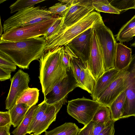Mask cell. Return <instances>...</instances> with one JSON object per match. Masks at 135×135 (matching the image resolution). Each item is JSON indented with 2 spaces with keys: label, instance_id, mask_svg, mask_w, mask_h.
<instances>
[{
  "label": "cell",
  "instance_id": "obj_23",
  "mask_svg": "<svg viewBox=\"0 0 135 135\" xmlns=\"http://www.w3.org/2000/svg\"><path fill=\"white\" fill-rule=\"evenodd\" d=\"M79 129L75 123L66 122L51 130L46 131L44 135H77Z\"/></svg>",
  "mask_w": 135,
  "mask_h": 135
},
{
  "label": "cell",
  "instance_id": "obj_39",
  "mask_svg": "<svg viewBox=\"0 0 135 135\" xmlns=\"http://www.w3.org/2000/svg\"><path fill=\"white\" fill-rule=\"evenodd\" d=\"M12 72L3 68H0V80L3 81L9 79L11 77Z\"/></svg>",
  "mask_w": 135,
  "mask_h": 135
},
{
  "label": "cell",
  "instance_id": "obj_26",
  "mask_svg": "<svg viewBox=\"0 0 135 135\" xmlns=\"http://www.w3.org/2000/svg\"><path fill=\"white\" fill-rule=\"evenodd\" d=\"M76 55L67 45L61 47L60 58L62 68L66 72L71 68L70 61L71 58Z\"/></svg>",
  "mask_w": 135,
  "mask_h": 135
},
{
  "label": "cell",
  "instance_id": "obj_17",
  "mask_svg": "<svg viewBox=\"0 0 135 135\" xmlns=\"http://www.w3.org/2000/svg\"><path fill=\"white\" fill-rule=\"evenodd\" d=\"M132 50L122 43H117L115 68L121 71L130 65L132 60Z\"/></svg>",
  "mask_w": 135,
  "mask_h": 135
},
{
  "label": "cell",
  "instance_id": "obj_36",
  "mask_svg": "<svg viewBox=\"0 0 135 135\" xmlns=\"http://www.w3.org/2000/svg\"><path fill=\"white\" fill-rule=\"evenodd\" d=\"M135 36V27L129 31L116 39L120 42H128L133 39V37Z\"/></svg>",
  "mask_w": 135,
  "mask_h": 135
},
{
  "label": "cell",
  "instance_id": "obj_42",
  "mask_svg": "<svg viewBox=\"0 0 135 135\" xmlns=\"http://www.w3.org/2000/svg\"><path fill=\"white\" fill-rule=\"evenodd\" d=\"M74 0H59L60 2L64 4L67 3H71L73 2Z\"/></svg>",
  "mask_w": 135,
  "mask_h": 135
},
{
  "label": "cell",
  "instance_id": "obj_45",
  "mask_svg": "<svg viewBox=\"0 0 135 135\" xmlns=\"http://www.w3.org/2000/svg\"><path fill=\"white\" fill-rule=\"evenodd\" d=\"M6 1V0H0V3H3L4 2Z\"/></svg>",
  "mask_w": 135,
  "mask_h": 135
},
{
  "label": "cell",
  "instance_id": "obj_6",
  "mask_svg": "<svg viewBox=\"0 0 135 135\" xmlns=\"http://www.w3.org/2000/svg\"><path fill=\"white\" fill-rule=\"evenodd\" d=\"M54 17L33 24L15 28L3 33L1 40L16 42L44 36L57 18Z\"/></svg>",
  "mask_w": 135,
  "mask_h": 135
},
{
  "label": "cell",
  "instance_id": "obj_3",
  "mask_svg": "<svg viewBox=\"0 0 135 135\" xmlns=\"http://www.w3.org/2000/svg\"><path fill=\"white\" fill-rule=\"evenodd\" d=\"M102 18L99 13L93 11L76 23L56 33L46 41L44 52L66 45L80 33L92 27L95 23Z\"/></svg>",
  "mask_w": 135,
  "mask_h": 135
},
{
  "label": "cell",
  "instance_id": "obj_41",
  "mask_svg": "<svg viewBox=\"0 0 135 135\" xmlns=\"http://www.w3.org/2000/svg\"><path fill=\"white\" fill-rule=\"evenodd\" d=\"M11 123L3 126L0 127V135H10L9 130Z\"/></svg>",
  "mask_w": 135,
  "mask_h": 135
},
{
  "label": "cell",
  "instance_id": "obj_20",
  "mask_svg": "<svg viewBox=\"0 0 135 135\" xmlns=\"http://www.w3.org/2000/svg\"><path fill=\"white\" fill-rule=\"evenodd\" d=\"M30 107L24 103L16 104L9 111L12 125L17 127L21 123Z\"/></svg>",
  "mask_w": 135,
  "mask_h": 135
},
{
  "label": "cell",
  "instance_id": "obj_15",
  "mask_svg": "<svg viewBox=\"0 0 135 135\" xmlns=\"http://www.w3.org/2000/svg\"><path fill=\"white\" fill-rule=\"evenodd\" d=\"M66 97L57 103L51 104H47L45 112L35 130L34 134L39 135L45 132L51 123L55 121L57 113L67 102Z\"/></svg>",
  "mask_w": 135,
  "mask_h": 135
},
{
  "label": "cell",
  "instance_id": "obj_31",
  "mask_svg": "<svg viewBox=\"0 0 135 135\" xmlns=\"http://www.w3.org/2000/svg\"><path fill=\"white\" fill-rule=\"evenodd\" d=\"M87 64L84 63L76 55L71 58L70 61L71 68L78 84L81 69L85 65Z\"/></svg>",
  "mask_w": 135,
  "mask_h": 135
},
{
  "label": "cell",
  "instance_id": "obj_43",
  "mask_svg": "<svg viewBox=\"0 0 135 135\" xmlns=\"http://www.w3.org/2000/svg\"><path fill=\"white\" fill-rule=\"evenodd\" d=\"M0 27H1V30H0V37L1 36V35H2V33L3 31V27L2 26L1 23V18H0Z\"/></svg>",
  "mask_w": 135,
  "mask_h": 135
},
{
  "label": "cell",
  "instance_id": "obj_2",
  "mask_svg": "<svg viewBox=\"0 0 135 135\" xmlns=\"http://www.w3.org/2000/svg\"><path fill=\"white\" fill-rule=\"evenodd\" d=\"M61 47L45 52L38 61L39 78L44 97L67 74L62 68L60 58Z\"/></svg>",
  "mask_w": 135,
  "mask_h": 135
},
{
  "label": "cell",
  "instance_id": "obj_11",
  "mask_svg": "<svg viewBox=\"0 0 135 135\" xmlns=\"http://www.w3.org/2000/svg\"><path fill=\"white\" fill-rule=\"evenodd\" d=\"M30 78L28 74L21 69L18 70L10 79V90L5 101L6 109L9 110L16 104L21 94L29 88Z\"/></svg>",
  "mask_w": 135,
  "mask_h": 135
},
{
  "label": "cell",
  "instance_id": "obj_22",
  "mask_svg": "<svg viewBox=\"0 0 135 135\" xmlns=\"http://www.w3.org/2000/svg\"><path fill=\"white\" fill-rule=\"evenodd\" d=\"M39 105H33L29 109L21 123L12 132L13 135H26L27 134L28 129Z\"/></svg>",
  "mask_w": 135,
  "mask_h": 135
},
{
  "label": "cell",
  "instance_id": "obj_13",
  "mask_svg": "<svg viewBox=\"0 0 135 135\" xmlns=\"http://www.w3.org/2000/svg\"><path fill=\"white\" fill-rule=\"evenodd\" d=\"M93 29L86 30L76 37L66 45L84 63L88 64Z\"/></svg>",
  "mask_w": 135,
  "mask_h": 135
},
{
  "label": "cell",
  "instance_id": "obj_40",
  "mask_svg": "<svg viewBox=\"0 0 135 135\" xmlns=\"http://www.w3.org/2000/svg\"><path fill=\"white\" fill-rule=\"evenodd\" d=\"M110 123L104 124L97 122L93 128L91 135H98Z\"/></svg>",
  "mask_w": 135,
  "mask_h": 135
},
{
  "label": "cell",
  "instance_id": "obj_28",
  "mask_svg": "<svg viewBox=\"0 0 135 135\" xmlns=\"http://www.w3.org/2000/svg\"><path fill=\"white\" fill-rule=\"evenodd\" d=\"M45 0H18L9 6L11 13L18 12L27 7H31Z\"/></svg>",
  "mask_w": 135,
  "mask_h": 135
},
{
  "label": "cell",
  "instance_id": "obj_5",
  "mask_svg": "<svg viewBox=\"0 0 135 135\" xmlns=\"http://www.w3.org/2000/svg\"><path fill=\"white\" fill-rule=\"evenodd\" d=\"M53 17L46 8L34 6L27 7L17 12L4 21L3 33L15 28L36 23Z\"/></svg>",
  "mask_w": 135,
  "mask_h": 135
},
{
  "label": "cell",
  "instance_id": "obj_37",
  "mask_svg": "<svg viewBox=\"0 0 135 135\" xmlns=\"http://www.w3.org/2000/svg\"><path fill=\"white\" fill-rule=\"evenodd\" d=\"M11 123V118L8 110L0 112V127L5 126Z\"/></svg>",
  "mask_w": 135,
  "mask_h": 135
},
{
  "label": "cell",
  "instance_id": "obj_33",
  "mask_svg": "<svg viewBox=\"0 0 135 135\" xmlns=\"http://www.w3.org/2000/svg\"><path fill=\"white\" fill-rule=\"evenodd\" d=\"M62 17H59L48 29L45 35L43 36L46 41L55 34L60 30Z\"/></svg>",
  "mask_w": 135,
  "mask_h": 135
},
{
  "label": "cell",
  "instance_id": "obj_47",
  "mask_svg": "<svg viewBox=\"0 0 135 135\" xmlns=\"http://www.w3.org/2000/svg\"><path fill=\"white\" fill-rule=\"evenodd\" d=\"M134 62H135V54H134Z\"/></svg>",
  "mask_w": 135,
  "mask_h": 135
},
{
  "label": "cell",
  "instance_id": "obj_38",
  "mask_svg": "<svg viewBox=\"0 0 135 135\" xmlns=\"http://www.w3.org/2000/svg\"><path fill=\"white\" fill-rule=\"evenodd\" d=\"M114 122L112 120L109 124L98 135H114Z\"/></svg>",
  "mask_w": 135,
  "mask_h": 135
},
{
  "label": "cell",
  "instance_id": "obj_1",
  "mask_svg": "<svg viewBox=\"0 0 135 135\" xmlns=\"http://www.w3.org/2000/svg\"><path fill=\"white\" fill-rule=\"evenodd\" d=\"M46 45L44 36L16 42L0 40V51L4 53L20 68L27 69L30 63L39 60Z\"/></svg>",
  "mask_w": 135,
  "mask_h": 135
},
{
  "label": "cell",
  "instance_id": "obj_29",
  "mask_svg": "<svg viewBox=\"0 0 135 135\" xmlns=\"http://www.w3.org/2000/svg\"><path fill=\"white\" fill-rule=\"evenodd\" d=\"M71 3L64 4L59 2L49 8L48 10L52 17H62L65 14Z\"/></svg>",
  "mask_w": 135,
  "mask_h": 135
},
{
  "label": "cell",
  "instance_id": "obj_7",
  "mask_svg": "<svg viewBox=\"0 0 135 135\" xmlns=\"http://www.w3.org/2000/svg\"><path fill=\"white\" fill-rule=\"evenodd\" d=\"M102 105L97 100L85 98L68 101L67 112L71 116L85 126L92 120L98 109Z\"/></svg>",
  "mask_w": 135,
  "mask_h": 135
},
{
  "label": "cell",
  "instance_id": "obj_32",
  "mask_svg": "<svg viewBox=\"0 0 135 135\" xmlns=\"http://www.w3.org/2000/svg\"><path fill=\"white\" fill-rule=\"evenodd\" d=\"M16 66L9 57L0 51V68L8 70L12 72L15 71Z\"/></svg>",
  "mask_w": 135,
  "mask_h": 135
},
{
  "label": "cell",
  "instance_id": "obj_4",
  "mask_svg": "<svg viewBox=\"0 0 135 135\" xmlns=\"http://www.w3.org/2000/svg\"><path fill=\"white\" fill-rule=\"evenodd\" d=\"M92 28L102 51L105 71L115 68L117 43L112 31L105 25L102 18L95 23Z\"/></svg>",
  "mask_w": 135,
  "mask_h": 135
},
{
  "label": "cell",
  "instance_id": "obj_48",
  "mask_svg": "<svg viewBox=\"0 0 135 135\" xmlns=\"http://www.w3.org/2000/svg\"><path fill=\"white\" fill-rule=\"evenodd\" d=\"M134 9H135V7H134Z\"/></svg>",
  "mask_w": 135,
  "mask_h": 135
},
{
  "label": "cell",
  "instance_id": "obj_16",
  "mask_svg": "<svg viewBox=\"0 0 135 135\" xmlns=\"http://www.w3.org/2000/svg\"><path fill=\"white\" fill-rule=\"evenodd\" d=\"M119 71L115 68L105 71L97 80L91 96L94 100H97L100 95L115 79Z\"/></svg>",
  "mask_w": 135,
  "mask_h": 135
},
{
  "label": "cell",
  "instance_id": "obj_12",
  "mask_svg": "<svg viewBox=\"0 0 135 135\" xmlns=\"http://www.w3.org/2000/svg\"><path fill=\"white\" fill-rule=\"evenodd\" d=\"M88 65L96 81L105 72L102 53L99 42L93 29Z\"/></svg>",
  "mask_w": 135,
  "mask_h": 135
},
{
  "label": "cell",
  "instance_id": "obj_30",
  "mask_svg": "<svg viewBox=\"0 0 135 135\" xmlns=\"http://www.w3.org/2000/svg\"><path fill=\"white\" fill-rule=\"evenodd\" d=\"M110 3L120 13L129 9H134L135 0H114Z\"/></svg>",
  "mask_w": 135,
  "mask_h": 135
},
{
  "label": "cell",
  "instance_id": "obj_8",
  "mask_svg": "<svg viewBox=\"0 0 135 135\" xmlns=\"http://www.w3.org/2000/svg\"><path fill=\"white\" fill-rule=\"evenodd\" d=\"M93 1L74 0L65 14L62 17L60 28L56 33L71 26L94 11L92 5Z\"/></svg>",
  "mask_w": 135,
  "mask_h": 135
},
{
  "label": "cell",
  "instance_id": "obj_18",
  "mask_svg": "<svg viewBox=\"0 0 135 135\" xmlns=\"http://www.w3.org/2000/svg\"><path fill=\"white\" fill-rule=\"evenodd\" d=\"M96 81L91 73L88 64L82 68L80 75L78 87L91 94L96 84Z\"/></svg>",
  "mask_w": 135,
  "mask_h": 135
},
{
  "label": "cell",
  "instance_id": "obj_21",
  "mask_svg": "<svg viewBox=\"0 0 135 135\" xmlns=\"http://www.w3.org/2000/svg\"><path fill=\"white\" fill-rule=\"evenodd\" d=\"M39 90L36 88H30L25 90L18 98L16 104H25L30 107L36 105L38 100Z\"/></svg>",
  "mask_w": 135,
  "mask_h": 135
},
{
  "label": "cell",
  "instance_id": "obj_27",
  "mask_svg": "<svg viewBox=\"0 0 135 135\" xmlns=\"http://www.w3.org/2000/svg\"><path fill=\"white\" fill-rule=\"evenodd\" d=\"M92 5L94 10L98 12L117 14L120 13L107 0H93Z\"/></svg>",
  "mask_w": 135,
  "mask_h": 135
},
{
  "label": "cell",
  "instance_id": "obj_10",
  "mask_svg": "<svg viewBox=\"0 0 135 135\" xmlns=\"http://www.w3.org/2000/svg\"><path fill=\"white\" fill-rule=\"evenodd\" d=\"M131 64L120 71L115 79L99 97L97 100L102 105L109 107L125 90L127 73Z\"/></svg>",
  "mask_w": 135,
  "mask_h": 135
},
{
  "label": "cell",
  "instance_id": "obj_9",
  "mask_svg": "<svg viewBox=\"0 0 135 135\" xmlns=\"http://www.w3.org/2000/svg\"><path fill=\"white\" fill-rule=\"evenodd\" d=\"M78 83L71 68L67 74L44 97L47 104H51L58 102L67 97L68 94L78 87Z\"/></svg>",
  "mask_w": 135,
  "mask_h": 135
},
{
  "label": "cell",
  "instance_id": "obj_44",
  "mask_svg": "<svg viewBox=\"0 0 135 135\" xmlns=\"http://www.w3.org/2000/svg\"><path fill=\"white\" fill-rule=\"evenodd\" d=\"M131 46L135 47V41L131 45Z\"/></svg>",
  "mask_w": 135,
  "mask_h": 135
},
{
  "label": "cell",
  "instance_id": "obj_14",
  "mask_svg": "<svg viewBox=\"0 0 135 135\" xmlns=\"http://www.w3.org/2000/svg\"><path fill=\"white\" fill-rule=\"evenodd\" d=\"M131 70H128L127 73L125 89L126 101L124 112L120 119L132 116L135 117V63L133 56Z\"/></svg>",
  "mask_w": 135,
  "mask_h": 135
},
{
  "label": "cell",
  "instance_id": "obj_24",
  "mask_svg": "<svg viewBox=\"0 0 135 135\" xmlns=\"http://www.w3.org/2000/svg\"><path fill=\"white\" fill-rule=\"evenodd\" d=\"M39 104V106L34 114L28 129L27 134H30L33 133L44 115L48 105L45 100Z\"/></svg>",
  "mask_w": 135,
  "mask_h": 135
},
{
  "label": "cell",
  "instance_id": "obj_35",
  "mask_svg": "<svg viewBox=\"0 0 135 135\" xmlns=\"http://www.w3.org/2000/svg\"><path fill=\"white\" fill-rule=\"evenodd\" d=\"M96 123L91 120L83 128L80 129L77 135H91L93 128Z\"/></svg>",
  "mask_w": 135,
  "mask_h": 135
},
{
  "label": "cell",
  "instance_id": "obj_25",
  "mask_svg": "<svg viewBox=\"0 0 135 135\" xmlns=\"http://www.w3.org/2000/svg\"><path fill=\"white\" fill-rule=\"evenodd\" d=\"M92 120L104 124L110 123L112 120L109 107L101 105L96 112Z\"/></svg>",
  "mask_w": 135,
  "mask_h": 135
},
{
  "label": "cell",
  "instance_id": "obj_19",
  "mask_svg": "<svg viewBox=\"0 0 135 135\" xmlns=\"http://www.w3.org/2000/svg\"><path fill=\"white\" fill-rule=\"evenodd\" d=\"M126 98V95L124 90L109 107L110 111L111 120L114 122L120 119L124 112Z\"/></svg>",
  "mask_w": 135,
  "mask_h": 135
},
{
  "label": "cell",
  "instance_id": "obj_34",
  "mask_svg": "<svg viewBox=\"0 0 135 135\" xmlns=\"http://www.w3.org/2000/svg\"><path fill=\"white\" fill-rule=\"evenodd\" d=\"M135 27V15L128 21L124 25L116 35V39L119 37Z\"/></svg>",
  "mask_w": 135,
  "mask_h": 135
},
{
  "label": "cell",
  "instance_id": "obj_46",
  "mask_svg": "<svg viewBox=\"0 0 135 135\" xmlns=\"http://www.w3.org/2000/svg\"><path fill=\"white\" fill-rule=\"evenodd\" d=\"M30 135H36V134H35L33 133V134H31Z\"/></svg>",
  "mask_w": 135,
  "mask_h": 135
}]
</instances>
